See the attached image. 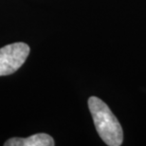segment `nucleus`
<instances>
[{"label": "nucleus", "instance_id": "nucleus-2", "mask_svg": "<svg viewBox=\"0 0 146 146\" xmlns=\"http://www.w3.org/2000/svg\"><path fill=\"white\" fill-rule=\"evenodd\" d=\"M30 54V46L17 42L0 48V76L11 75L23 66Z\"/></svg>", "mask_w": 146, "mask_h": 146}, {"label": "nucleus", "instance_id": "nucleus-1", "mask_svg": "<svg viewBox=\"0 0 146 146\" xmlns=\"http://www.w3.org/2000/svg\"><path fill=\"white\" fill-rule=\"evenodd\" d=\"M88 108L96 130L104 143L108 146L121 145L123 141L122 127L109 106L101 99L92 96L88 99Z\"/></svg>", "mask_w": 146, "mask_h": 146}, {"label": "nucleus", "instance_id": "nucleus-3", "mask_svg": "<svg viewBox=\"0 0 146 146\" xmlns=\"http://www.w3.org/2000/svg\"><path fill=\"white\" fill-rule=\"evenodd\" d=\"M5 146H53L54 139L46 133H39L29 138H11L4 143Z\"/></svg>", "mask_w": 146, "mask_h": 146}]
</instances>
